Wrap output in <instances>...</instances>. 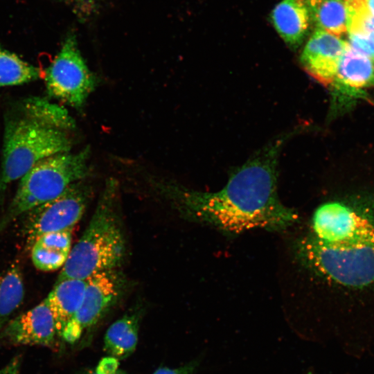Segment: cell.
<instances>
[{"instance_id": "cell-6", "label": "cell", "mask_w": 374, "mask_h": 374, "mask_svg": "<svg viewBox=\"0 0 374 374\" xmlns=\"http://www.w3.org/2000/svg\"><path fill=\"white\" fill-rule=\"evenodd\" d=\"M44 80L50 96L76 109L83 107L94 90L96 78L83 59L73 32L65 37L60 51L45 71Z\"/></svg>"}, {"instance_id": "cell-2", "label": "cell", "mask_w": 374, "mask_h": 374, "mask_svg": "<svg viewBox=\"0 0 374 374\" xmlns=\"http://www.w3.org/2000/svg\"><path fill=\"white\" fill-rule=\"evenodd\" d=\"M117 194L116 181L109 179L89 225L71 249L57 280H87L121 264L125 240L117 209Z\"/></svg>"}, {"instance_id": "cell-9", "label": "cell", "mask_w": 374, "mask_h": 374, "mask_svg": "<svg viewBox=\"0 0 374 374\" xmlns=\"http://www.w3.org/2000/svg\"><path fill=\"white\" fill-rule=\"evenodd\" d=\"M314 237L335 244L374 242V224L339 202L319 206L312 217Z\"/></svg>"}, {"instance_id": "cell-19", "label": "cell", "mask_w": 374, "mask_h": 374, "mask_svg": "<svg viewBox=\"0 0 374 374\" xmlns=\"http://www.w3.org/2000/svg\"><path fill=\"white\" fill-rule=\"evenodd\" d=\"M40 70L0 46V86L23 84L37 80Z\"/></svg>"}, {"instance_id": "cell-17", "label": "cell", "mask_w": 374, "mask_h": 374, "mask_svg": "<svg viewBox=\"0 0 374 374\" xmlns=\"http://www.w3.org/2000/svg\"><path fill=\"white\" fill-rule=\"evenodd\" d=\"M317 28L337 37L347 33L346 0H307Z\"/></svg>"}, {"instance_id": "cell-21", "label": "cell", "mask_w": 374, "mask_h": 374, "mask_svg": "<svg viewBox=\"0 0 374 374\" xmlns=\"http://www.w3.org/2000/svg\"><path fill=\"white\" fill-rule=\"evenodd\" d=\"M71 233L72 230L48 232L39 236L33 244L69 253L71 249Z\"/></svg>"}, {"instance_id": "cell-23", "label": "cell", "mask_w": 374, "mask_h": 374, "mask_svg": "<svg viewBox=\"0 0 374 374\" xmlns=\"http://www.w3.org/2000/svg\"><path fill=\"white\" fill-rule=\"evenodd\" d=\"M348 43L374 61V30L364 34L348 35Z\"/></svg>"}, {"instance_id": "cell-24", "label": "cell", "mask_w": 374, "mask_h": 374, "mask_svg": "<svg viewBox=\"0 0 374 374\" xmlns=\"http://www.w3.org/2000/svg\"><path fill=\"white\" fill-rule=\"evenodd\" d=\"M199 362L197 359H193L184 366L176 368L161 367L154 371L153 374H193Z\"/></svg>"}, {"instance_id": "cell-12", "label": "cell", "mask_w": 374, "mask_h": 374, "mask_svg": "<svg viewBox=\"0 0 374 374\" xmlns=\"http://www.w3.org/2000/svg\"><path fill=\"white\" fill-rule=\"evenodd\" d=\"M331 86L348 95L374 86V61L348 42Z\"/></svg>"}, {"instance_id": "cell-10", "label": "cell", "mask_w": 374, "mask_h": 374, "mask_svg": "<svg viewBox=\"0 0 374 374\" xmlns=\"http://www.w3.org/2000/svg\"><path fill=\"white\" fill-rule=\"evenodd\" d=\"M57 335L52 313L44 300L10 320L0 331V341L15 345L53 347Z\"/></svg>"}, {"instance_id": "cell-8", "label": "cell", "mask_w": 374, "mask_h": 374, "mask_svg": "<svg viewBox=\"0 0 374 374\" xmlns=\"http://www.w3.org/2000/svg\"><path fill=\"white\" fill-rule=\"evenodd\" d=\"M86 287L80 308L65 327L62 338L75 343L84 330L94 326L116 302L122 280L115 269L97 273L86 280Z\"/></svg>"}, {"instance_id": "cell-25", "label": "cell", "mask_w": 374, "mask_h": 374, "mask_svg": "<svg viewBox=\"0 0 374 374\" xmlns=\"http://www.w3.org/2000/svg\"><path fill=\"white\" fill-rule=\"evenodd\" d=\"M118 359L109 357L103 359L95 372L97 374H115L118 371Z\"/></svg>"}, {"instance_id": "cell-27", "label": "cell", "mask_w": 374, "mask_h": 374, "mask_svg": "<svg viewBox=\"0 0 374 374\" xmlns=\"http://www.w3.org/2000/svg\"><path fill=\"white\" fill-rule=\"evenodd\" d=\"M78 374H97L95 371L89 369H84L78 373ZM115 374H125L123 371L118 370Z\"/></svg>"}, {"instance_id": "cell-26", "label": "cell", "mask_w": 374, "mask_h": 374, "mask_svg": "<svg viewBox=\"0 0 374 374\" xmlns=\"http://www.w3.org/2000/svg\"><path fill=\"white\" fill-rule=\"evenodd\" d=\"M21 355L15 356L3 368L0 370V374H20L21 365Z\"/></svg>"}, {"instance_id": "cell-1", "label": "cell", "mask_w": 374, "mask_h": 374, "mask_svg": "<svg viewBox=\"0 0 374 374\" xmlns=\"http://www.w3.org/2000/svg\"><path fill=\"white\" fill-rule=\"evenodd\" d=\"M285 139L260 150L218 191L199 192L173 186L168 191L189 217L228 233L285 229L299 218L277 195V159Z\"/></svg>"}, {"instance_id": "cell-11", "label": "cell", "mask_w": 374, "mask_h": 374, "mask_svg": "<svg viewBox=\"0 0 374 374\" xmlns=\"http://www.w3.org/2000/svg\"><path fill=\"white\" fill-rule=\"evenodd\" d=\"M347 43L339 37L317 28L303 48L301 63L314 80L324 86H331Z\"/></svg>"}, {"instance_id": "cell-13", "label": "cell", "mask_w": 374, "mask_h": 374, "mask_svg": "<svg viewBox=\"0 0 374 374\" xmlns=\"http://www.w3.org/2000/svg\"><path fill=\"white\" fill-rule=\"evenodd\" d=\"M278 33L290 47L296 48L307 35L312 21L307 0H283L271 12Z\"/></svg>"}, {"instance_id": "cell-28", "label": "cell", "mask_w": 374, "mask_h": 374, "mask_svg": "<svg viewBox=\"0 0 374 374\" xmlns=\"http://www.w3.org/2000/svg\"><path fill=\"white\" fill-rule=\"evenodd\" d=\"M367 7L371 14L374 16V0H365Z\"/></svg>"}, {"instance_id": "cell-3", "label": "cell", "mask_w": 374, "mask_h": 374, "mask_svg": "<svg viewBox=\"0 0 374 374\" xmlns=\"http://www.w3.org/2000/svg\"><path fill=\"white\" fill-rule=\"evenodd\" d=\"M90 150L56 154L36 163L21 179L16 193L0 219V233L19 217L61 195L90 172Z\"/></svg>"}, {"instance_id": "cell-5", "label": "cell", "mask_w": 374, "mask_h": 374, "mask_svg": "<svg viewBox=\"0 0 374 374\" xmlns=\"http://www.w3.org/2000/svg\"><path fill=\"white\" fill-rule=\"evenodd\" d=\"M299 252L309 267L335 283L355 288L374 285V242L335 244L312 236L299 243Z\"/></svg>"}, {"instance_id": "cell-16", "label": "cell", "mask_w": 374, "mask_h": 374, "mask_svg": "<svg viewBox=\"0 0 374 374\" xmlns=\"http://www.w3.org/2000/svg\"><path fill=\"white\" fill-rule=\"evenodd\" d=\"M24 294L21 267L15 262L0 273V331L21 305Z\"/></svg>"}, {"instance_id": "cell-22", "label": "cell", "mask_w": 374, "mask_h": 374, "mask_svg": "<svg viewBox=\"0 0 374 374\" xmlns=\"http://www.w3.org/2000/svg\"><path fill=\"white\" fill-rule=\"evenodd\" d=\"M64 3L78 19L86 22L93 17L98 11V5L96 0H58Z\"/></svg>"}, {"instance_id": "cell-20", "label": "cell", "mask_w": 374, "mask_h": 374, "mask_svg": "<svg viewBox=\"0 0 374 374\" xmlns=\"http://www.w3.org/2000/svg\"><path fill=\"white\" fill-rule=\"evenodd\" d=\"M69 253L50 249L34 244L31 247V258L34 266L43 271H51L62 267Z\"/></svg>"}, {"instance_id": "cell-18", "label": "cell", "mask_w": 374, "mask_h": 374, "mask_svg": "<svg viewBox=\"0 0 374 374\" xmlns=\"http://www.w3.org/2000/svg\"><path fill=\"white\" fill-rule=\"evenodd\" d=\"M25 115L44 125L69 130L75 122L67 110L60 105L39 98L27 99L24 103Z\"/></svg>"}, {"instance_id": "cell-4", "label": "cell", "mask_w": 374, "mask_h": 374, "mask_svg": "<svg viewBox=\"0 0 374 374\" xmlns=\"http://www.w3.org/2000/svg\"><path fill=\"white\" fill-rule=\"evenodd\" d=\"M71 140L66 131L24 116L10 119L4 130L0 172V193L20 179L39 161L69 152Z\"/></svg>"}, {"instance_id": "cell-14", "label": "cell", "mask_w": 374, "mask_h": 374, "mask_svg": "<svg viewBox=\"0 0 374 374\" xmlns=\"http://www.w3.org/2000/svg\"><path fill=\"white\" fill-rule=\"evenodd\" d=\"M86 283V280L73 278L57 280L44 299L52 313L57 334L60 337L81 305Z\"/></svg>"}, {"instance_id": "cell-15", "label": "cell", "mask_w": 374, "mask_h": 374, "mask_svg": "<svg viewBox=\"0 0 374 374\" xmlns=\"http://www.w3.org/2000/svg\"><path fill=\"white\" fill-rule=\"evenodd\" d=\"M141 317L142 309L136 307L108 328L104 337V350L110 357L123 359L134 353Z\"/></svg>"}, {"instance_id": "cell-7", "label": "cell", "mask_w": 374, "mask_h": 374, "mask_svg": "<svg viewBox=\"0 0 374 374\" xmlns=\"http://www.w3.org/2000/svg\"><path fill=\"white\" fill-rule=\"evenodd\" d=\"M91 195V186L80 181L57 197L26 213L23 231L28 244L32 247L44 233L72 230L84 215Z\"/></svg>"}]
</instances>
